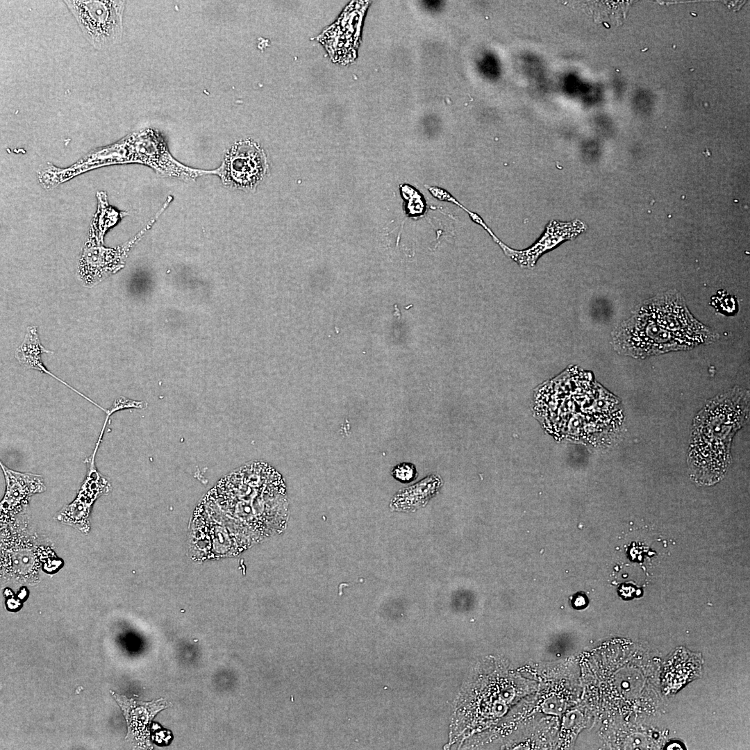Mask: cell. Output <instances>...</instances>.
<instances>
[{
    "instance_id": "1",
    "label": "cell",
    "mask_w": 750,
    "mask_h": 750,
    "mask_svg": "<svg viewBox=\"0 0 750 750\" xmlns=\"http://www.w3.org/2000/svg\"><path fill=\"white\" fill-rule=\"evenodd\" d=\"M288 516L281 475L265 462L247 463L223 477L197 506L192 556L204 560L238 555L282 532Z\"/></svg>"
},
{
    "instance_id": "2",
    "label": "cell",
    "mask_w": 750,
    "mask_h": 750,
    "mask_svg": "<svg viewBox=\"0 0 750 750\" xmlns=\"http://www.w3.org/2000/svg\"><path fill=\"white\" fill-rule=\"evenodd\" d=\"M581 378L566 376L565 383L562 376L542 390L541 415L552 428L569 438H603L619 424L618 402L591 379Z\"/></svg>"
},
{
    "instance_id": "3",
    "label": "cell",
    "mask_w": 750,
    "mask_h": 750,
    "mask_svg": "<svg viewBox=\"0 0 750 750\" xmlns=\"http://www.w3.org/2000/svg\"><path fill=\"white\" fill-rule=\"evenodd\" d=\"M749 414V395L732 390L709 401L697 415L688 455L691 477L701 485L720 481L730 463L732 438Z\"/></svg>"
},
{
    "instance_id": "4",
    "label": "cell",
    "mask_w": 750,
    "mask_h": 750,
    "mask_svg": "<svg viewBox=\"0 0 750 750\" xmlns=\"http://www.w3.org/2000/svg\"><path fill=\"white\" fill-rule=\"evenodd\" d=\"M654 301L622 323L613 335L619 353L635 357L693 347L708 338V330L695 321L681 300Z\"/></svg>"
},
{
    "instance_id": "5",
    "label": "cell",
    "mask_w": 750,
    "mask_h": 750,
    "mask_svg": "<svg viewBox=\"0 0 750 750\" xmlns=\"http://www.w3.org/2000/svg\"><path fill=\"white\" fill-rule=\"evenodd\" d=\"M64 3L94 48L105 50L120 42L125 1L68 0Z\"/></svg>"
},
{
    "instance_id": "6",
    "label": "cell",
    "mask_w": 750,
    "mask_h": 750,
    "mask_svg": "<svg viewBox=\"0 0 750 750\" xmlns=\"http://www.w3.org/2000/svg\"><path fill=\"white\" fill-rule=\"evenodd\" d=\"M129 162L150 166L165 176L182 180H194L204 174H215V170L193 169L177 161L169 151L162 135L157 130L146 128L126 136Z\"/></svg>"
},
{
    "instance_id": "7",
    "label": "cell",
    "mask_w": 750,
    "mask_h": 750,
    "mask_svg": "<svg viewBox=\"0 0 750 750\" xmlns=\"http://www.w3.org/2000/svg\"><path fill=\"white\" fill-rule=\"evenodd\" d=\"M266 168L263 151L255 142L244 140L231 147L215 174L226 186L245 188L255 185L262 178Z\"/></svg>"
},
{
    "instance_id": "8",
    "label": "cell",
    "mask_w": 750,
    "mask_h": 750,
    "mask_svg": "<svg viewBox=\"0 0 750 750\" xmlns=\"http://www.w3.org/2000/svg\"><path fill=\"white\" fill-rule=\"evenodd\" d=\"M98 440L92 454L88 459L90 466L85 479L74 501L63 508L58 519L69 522L84 532L88 530V516L94 501L101 495L110 490L108 480L101 475L95 467L94 459L101 442Z\"/></svg>"
},
{
    "instance_id": "9",
    "label": "cell",
    "mask_w": 750,
    "mask_h": 750,
    "mask_svg": "<svg viewBox=\"0 0 750 750\" xmlns=\"http://www.w3.org/2000/svg\"><path fill=\"white\" fill-rule=\"evenodd\" d=\"M585 229V225L580 221L567 223L553 221L547 226V231L540 239L527 249L516 251L502 243L499 244L504 252L521 267L531 268L535 265L543 253L551 250L563 241L574 238Z\"/></svg>"
},
{
    "instance_id": "10",
    "label": "cell",
    "mask_w": 750,
    "mask_h": 750,
    "mask_svg": "<svg viewBox=\"0 0 750 750\" xmlns=\"http://www.w3.org/2000/svg\"><path fill=\"white\" fill-rule=\"evenodd\" d=\"M5 477L6 490L1 502V513H17L24 508L29 497L46 490L40 475L14 471L0 463Z\"/></svg>"
},
{
    "instance_id": "11",
    "label": "cell",
    "mask_w": 750,
    "mask_h": 750,
    "mask_svg": "<svg viewBox=\"0 0 750 750\" xmlns=\"http://www.w3.org/2000/svg\"><path fill=\"white\" fill-rule=\"evenodd\" d=\"M112 696L123 711L127 723L126 738L141 742H147L149 735V726L155 715L170 706L163 699L149 702L128 699L123 695L112 692Z\"/></svg>"
},
{
    "instance_id": "12",
    "label": "cell",
    "mask_w": 750,
    "mask_h": 750,
    "mask_svg": "<svg viewBox=\"0 0 750 750\" xmlns=\"http://www.w3.org/2000/svg\"><path fill=\"white\" fill-rule=\"evenodd\" d=\"M442 484L440 475L431 474L417 483L400 490L391 499L390 506L394 510L415 511L435 497Z\"/></svg>"
},
{
    "instance_id": "13",
    "label": "cell",
    "mask_w": 750,
    "mask_h": 750,
    "mask_svg": "<svg viewBox=\"0 0 750 750\" xmlns=\"http://www.w3.org/2000/svg\"><path fill=\"white\" fill-rule=\"evenodd\" d=\"M43 353H53V352L46 349L42 345L37 332V327L34 326H28L26 329V333L25 335L24 341L21 344V345H19L15 351V357L18 360V361L26 368L35 369L40 372L48 374L51 376L65 384L67 387L70 388L74 392H76L78 394L81 395L89 402L97 406L101 410L104 411L105 412L107 411L103 407H101V406L91 400L90 398L68 385L66 382L58 378L56 376L49 372L41 360V355Z\"/></svg>"
},
{
    "instance_id": "14",
    "label": "cell",
    "mask_w": 750,
    "mask_h": 750,
    "mask_svg": "<svg viewBox=\"0 0 750 750\" xmlns=\"http://www.w3.org/2000/svg\"><path fill=\"white\" fill-rule=\"evenodd\" d=\"M391 474L394 479L403 483H410L417 476L416 466L409 462H402L394 466Z\"/></svg>"
},
{
    "instance_id": "15",
    "label": "cell",
    "mask_w": 750,
    "mask_h": 750,
    "mask_svg": "<svg viewBox=\"0 0 750 750\" xmlns=\"http://www.w3.org/2000/svg\"><path fill=\"white\" fill-rule=\"evenodd\" d=\"M714 298L715 299L713 300V303L721 312L724 311V313L727 314L735 312L737 302L735 299H732L731 296L724 293L718 294Z\"/></svg>"
},
{
    "instance_id": "16",
    "label": "cell",
    "mask_w": 750,
    "mask_h": 750,
    "mask_svg": "<svg viewBox=\"0 0 750 750\" xmlns=\"http://www.w3.org/2000/svg\"><path fill=\"white\" fill-rule=\"evenodd\" d=\"M542 706L547 713L560 715L565 710V703L560 697H552L545 699Z\"/></svg>"
},
{
    "instance_id": "17",
    "label": "cell",
    "mask_w": 750,
    "mask_h": 750,
    "mask_svg": "<svg viewBox=\"0 0 750 750\" xmlns=\"http://www.w3.org/2000/svg\"><path fill=\"white\" fill-rule=\"evenodd\" d=\"M570 603L573 608L583 610L588 606L589 599L584 592L580 591L571 597Z\"/></svg>"
},
{
    "instance_id": "18",
    "label": "cell",
    "mask_w": 750,
    "mask_h": 750,
    "mask_svg": "<svg viewBox=\"0 0 750 750\" xmlns=\"http://www.w3.org/2000/svg\"><path fill=\"white\" fill-rule=\"evenodd\" d=\"M581 715L578 711L569 712L564 718L563 726L567 728H571L581 722Z\"/></svg>"
},
{
    "instance_id": "19",
    "label": "cell",
    "mask_w": 750,
    "mask_h": 750,
    "mask_svg": "<svg viewBox=\"0 0 750 750\" xmlns=\"http://www.w3.org/2000/svg\"><path fill=\"white\" fill-rule=\"evenodd\" d=\"M667 747H668V748H667V749H683V748L681 747V745L679 744L678 742H675V743H672L671 744H669Z\"/></svg>"
}]
</instances>
